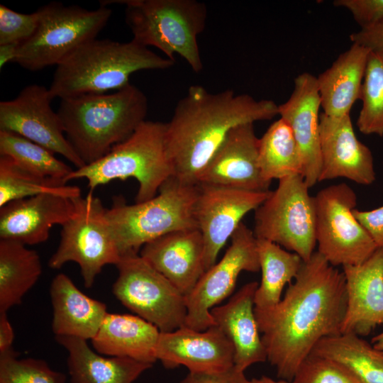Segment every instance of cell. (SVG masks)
I'll return each instance as SVG.
<instances>
[{"label": "cell", "mask_w": 383, "mask_h": 383, "mask_svg": "<svg viewBox=\"0 0 383 383\" xmlns=\"http://www.w3.org/2000/svg\"><path fill=\"white\" fill-rule=\"evenodd\" d=\"M37 11L36 31L20 45L15 61L30 71L58 65L79 47L96 39L112 13L111 9L101 4L88 10L60 2H51Z\"/></svg>", "instance_id": "8"}, {"label": "cell", "mask_w": 383, "mask_h": 383, "mask_svg": "<svg viewBox=\"0 0 383 383\" xmlns=\"http://www.w3.org/2000/svg\"><path fill=\"white\" fill-rule=\"evenodd\" d=\"M371 344L376 349L383 351V331L372 338Z\"/></svg>", "instance_id": "45"}, {"label": "cell", "mask_w": 383, "mask_h": 383, "mask_svg": "<svg viewBox=\"0 0 383 383\" xmlns=\"http://www.w3.org/2000/svg\"><path fill=\"white\" fill-rule=\"evenodd\" d=\"M155 355L167 369L183 365L189 372H213L234 365L233 346L216 325L204 331L184 326L160 332Z\"/></svg>", "instance_id": "18"}, {"label": "cell", "mask_w": 383, "mask_h": 383, "mask_svg": "<svg viewBox=\"0 0 383 383\" xmlns=\"http://www.w3.org/2000/svg\"><path fill=\"white\" fill-rule=\"evenodd\" d=\"M249 383H289V382L280 379L276 380L267 376H262L250 379Z\"/></svg>", "instance_id": "44"}, {"label": "cell", "mask_w": 383, "mask_h": 383, "mask_svg": "<svg viewBox=\"0 0 383 383\" xmlns=\"http://www.w3.org/2000/svg\"><path fill=\"white\" fill-rule=\"evenodd\" d=\"M196 195L197 184L172 176L148 201L127 204L116 197L106 216L121 256L138 254L144 245L169 233L197 228L194 216Z\"/></svg>", "instance_id": "6"}, {"label": "cell", "mask_w": 383, "mask_h": 383, "mask_svg": "<svg viewBox=\"0 0 383 383\" xmlns=\"http://www.w3.org/2000/svg\"><path fill=\"white\" fill-rule=\"evenodd\" d=\"M320 107L316 77L309 72L294 79L290 97L278 105V115L290 126L298 145L301 176L309 188L318 182L321 173Z\"/></svg>", "instance_id": "19"}, {"label": "cell", "mask_w": 383, "mask_h": 383, "mask_svg": "<svg viewBox=\"0 0 383 383\" xmlns=\"http://www.w3.org/2000/svg\"><path fill=\"white\" fill-rule=\"evenodd\" d=\"M311 353L347 367L362 383H383V351L354 333L321 339Z\"/></svg>", "instance_id": "30"}, {"label": "cell", "mask_w": 383, "mask_h": 383, "mask_svg": "<svg viewBox=\"0 0 383 383\" xmlns=\"http://www.w3.org/2000/svg\"><path fill=\"white\" fill-rule=\"evenodd\" d=\"M0 156L9 157L18 165L32 173L65 182L74 170L55 157L50 150L9 131H0Z\"/></svg>", "instance_id": "33"}, {"label": "cell", "mask_w": 383, "mask_h": 383, "mask_svg": "<svg viewBox=\"0 0 383 383\" xmlns=\"http://www.w3.org/2000/svg\"><path fill=\"white\" fill-rule=\"evenodd\" d=\"M38 11L18 13L0 5V45L22 44L30 39L38 26Z\"/></svg>", "instance_id": "37"}, {"label": "cell", "mask_w": 383, "mask_h": 383, "mask_svg": "<svg viewBox=\"0 0 383 383\" xmlns=\"http://www.w3.org/2000/svg\"><path fill=\"white\" fill-rule=\"evenodd\" d=\"M173 175L166 146V123L145 120L128 139L99 160L74 170L66 181L85 179L92 192L113 180L132 177L138 182L135 197L138 203L155 196Z\"/></svg>", "instance_id": "5"}, {"label": "cell", "mask_w": 383, "mask_h": 383, "mask_svg": "<svg viewBox=\"0 0 383 383\" xmlns=\"http://www.w3.org/2000/svg\"><path fill=\"white\" fill-rule=\"evenodd\" d=\"M21 44L8 43L0 45V68L8 62H15Z\"/></svg>", "instance_id": "43"}, {"label": "cell", "mask_w": 383, "mask_h": 383, "mask_svg": "<svg viewBox=\"0 0 383 383\" xmlns=\"http://www.w3.org/2000/svg\"><path fill=\"white\" fill-rule=\"evenodd\" d=\"M346 307L343 271L316 251L303 262L278 304L255 308L267 360L278 378L290 382L321 339L341 333Z\"/></svg>", "instance_id": "1"}, {"label": "cell", "mask_w": 383, "mask_h": 383, "mask_svg": "<svg viewBox=\"0 0 383 383\" xmlns=\"http://www.w3.org/2000/svg\"><path fill=\"white\" fill-rule=\"evenodd\" d=\"M347 307L341 333L368 335L383 324V248L365 262L343 267Z\"/></svg>", "instance_id": "22"}, {"label": "cell", "mask_w": 383, "mask_h": 383, "mask_svg": "<svg viewBox=\"0 0 383 383\" xmlns=\"http://www.w3.org/2000/svg\"><path fill=\"white\" fill-rule=\"evenodd\" d=\"M258 164L262 178L273 179L301 174L302 162L290 126L281 118L272 123L259 138Z\"/></svg>", "instance_id": "31"}, {"label": "cell", "mask_w": 383, "mask_h": 383, "mask_svg": "<svg viewBox=\"0 0 383 383\" xmlns=\"http://www.w3.org/2000/svg\"><path fill=\"white\" fill-rule=\"evenodd\" d=\"M139 255L185 297L205 272L204 244L198 228L160 236L144 245Z\"/></svg>", "instance_id": "21"}, {"label": "cell", "mask_w": 383, "mask_h": 383, "mask_svg": "<svg viewBox=\"0 0 383 383\" xmlns=\"http://www.w3.org/2000/svg\"><path fill=\"white\" fill-rule=\"evenodd\" d=\"M370 50L353 43L331 66L316 77L321 106L325 115H350L360 99L362 84Z\"/></svg>", "instance_id": "25"}, {"label": "cell", "mask_w": 383, "mask_h": 383, "mask_svg": "<svg viewBox=\"0 0 383 383\" xmlns=\"http://www.w3.org/2000/svg\"><path fill=\"white\" fill-rule=\"evenodd\" d=\"M66 379L43 360L18 359L12 349L0 353V383H65Z\"/></svg>", "instance_id": "35"}, {"label": "cell", "mask_w": 383, "mask_h": 383, "mask_svg": "<svg viewBox=\"0 0 383 383\" xmlns=\"http://www.w3.org/2000/svg\"><path fill=\"white\" fill-rule=\"evenodd\" d=\"M75 198L42 194L12 201L0 207V238L26 245L45 242L52 227L74 214Z\"/></svg>", "instance_id": "20"}, {"label": "cell", "mask_w": 383, "mask_h": 383, "mask_svg": "<svg viewBox=\"0 0 383 383\" xmlns=\"http://www.w3.org/2000/svg\"><path fill=\"white\" fill-rule=\"evenodd\" d=\"M270 192L197 184L194 216L204 240L205 271L216 262L218 253L231 238L243 217L255 211Z\"/></svg>", "instance_id": "15"}, {"label": "cell", "mask_w": 383, "mask_h": 383, "mask_svg": "<svg viewBox=\"0 0 383 383\" xmlns=\"http://www.w3.org/2000/svg\"><path fill=\"white\" fill-rule=\"evenodd\" d=\"M360 99L359 131L365 135L383 136V52L370 51Z\"/></svg>", "instance_id": "34"}, {"label": "cell", "mask_w": 383, "mask_h": 383, "mask_svg": "<svg viewBox=\"0 0 383 383\" xmlns=\"http://www.w3.org/2000/svg\"><path fill=\"white\" fill-rule=\"evenodd\" d=\"M126 6V22L132 40L153 46L167 58L180 55L192 71L203 70L197 38L206 26L207 8L196 0L109 1Z\"/></svg>", "instance_id": "7"}, {"label": "cell", "mask_w": 383, "mask_h": 383, "mask_svg": "<svg viewBox=\"0 0 383 383\" xmlns=\"http://www.w3.org/2000/svg\"><path fill=\"white\" fill-rule=\"evenodd\" d=\"M244 374L236 366L213 372H189L180 383H249Z\"/></svg>", "instance_id": "39"}, {"label": "cell", "mask_w": 383, "mask_h": 383, "mask_svg": "<svg viewBox=\"0 0 383 383\" xmlns=\"http://www.w3.org/2000/svg\"><path fill=\"white\" fill-rule=\"evenodd\" d=\"M353 43L360 45L370 51L383 52V20L367 28H360L350 35Z\"/></svg>", "instance_id": "41"}, {"label": "cell", "mask_w": 383, "mask_h": 383, "mask_svg": "<svg viewBox=\"0 0 383 383\" xmlns=\"http://www.w3.org/2000/svg\"><path fill=\"white\" fill-rule=\"evenodd\" d=\"M317 252L331 265H356L378 248L356 219L357 197L345 183L321 189L314 196Z\"/></svg>", "instance_id": "11"}, {"label": "cell", "mask_w": 383, "mask_h": 383, "mask_svg": "<svg viewBox=\"0 0 383 383\" xmlns=\"http://www.w3.org/2000/svg\"><path fill=\"white\" fill-rule=\"evenodd\" d=\"M159 329L138 316L108 313L91 340L95 351L110 357H126L153 365Z\"/></svg>", "instance_id": "26"}, {"label": "cell", "mask_w": 383, "mask_h": 383, "mask_svg": "<svg viewBox=\"0 0 383 383\" xmlns=\"http://www.w3.org/2000/svg\"><path fill=\"white\" fill-rule=\"evenodd\" d=\"M14 332L6 312H0V353L12 349Z\"/></svg>", "instance_id": "42"}, {"label": "cell", "mask_w": 383, "mask_h": 383, "mask_svg": "<svg viewBox=\"0 0 383 383\" xmlns=\"http://www.w3.org/2000/svg\"><path fill=\"white\" fill-rule=\"evenodd\" d=\"M231 239L222 258L204 272L186 296L184 326L204 331L214 326L211 310L231 294L240 272L260 271L257 238L252 230L241 223Z\"/></svg>", "instance_id": "13"}, {"label": "cell", "mask_w": 383, "mask_h": 383, "mask_svg": "<svg viewBox=\"0 0 383 383\" xmlns=\"http://www.w3.org/2000/svg\"><path fill=\"white\" fill-rule=\"evenodd\" d=\"M289 383H362L347 367L311 353L298 367Z\"/></svg>", "instance_id": "36"}, {"label": "cell", "mask_w": 383, "mask_h": 383, "mask_svg": "<svg viewBox=\"0 0 383 383\" xmlns=\"http://www.w3.org/2000/svg\"><path fill=\"white\" fill-rule=\"evenodd\" d=\"M319 129L318 182L343 177L367 186L375 181L372 152L356 137L350 115L334 117L322 113Z\"/></svg>", "instance_id": "17"}, {"label": "cell", "mask_w": 383, "mask_h": 383, "mask_svg": "<svg viewBox=\"0 0 383 383\" xmlns=\"http://www.w3.org/2000/svg\"><path fill=\"white\" fill-rule=\"evenodd\" d=\"M74 201L75 211L61 226L59 245L48 266L60 269L68 262L77 263L84 286L90 288L103 267L116 265L121 256L101 199L90 192Z\"/></svg>", "instance_id": "10"}, {"label": "cell", "mask_w": 383, "mask_h": 383, "mask_svg": "<svg viewBox=\"0 0 383 383\" xmlns=\"http://www.w3.org/2000/svg\"><path fill=\"white\" fill-rule=\"evenodd\" d=\"M50 293L53 311L52 329L55 336L91 340L108 313L106 304L85 295L63 273L53 278Z\"/></svg>", "instance_id": "24"}, {"label": "cell", "mask_w": 383, "mask_h": 383, "mask_svg": "<svg viewBox=\"0 0 383 383\" xmlns=\"http://www.w3.org/2000/svg\"><path fill=\"white\" fill-rule=\"evenodd\" d=\"M57 112L67 139L87 165L128 139L145 121L148 99L129 84L113 93L62 99Z\"/></svg>", "instance_id": "3"}, {"label": "cell", "mask_w": 383, "mask_h": 383, "mask_svg": "<svg viewBox=\"0 0 383 383\" xmlns=\"http://www.w3.org/2000/svg\"><path fill=\"white\" fill-rule=\"evenodd\" d=\"M257 250L262 278L255 294V308L267 309L279 302L285 285L295 279L304 260L265 239L257 238Z\"/></svg>", "instance_id": "29"}, {"label": "cell", "mask_w": 383, "mask_h": 383, "mask_svg": "<svg viewBox=\"0 0 383 383\" xmlns=\"http://www.w3.org/2000/svg\"><path fill=\"white\" fill-rule=\"evenodd\" d=\"M42 274L37 252L17 241L0 240V312L20 304Z\"/></svg>", "instance_id": "28"}, {"label": "cell", "mask_w": 383, "mask_h": 383, "mask_svg": "<svg viewBox=\"0 0 383 383\" xmlns=\"http://www.w3.org/2000/svg\"><path fill=\"white\" fill-rule=\"evenodd\" d=\"M174 60L162 57L133 40H91L57 65L49 92L52 99L106 93L129 84L131 75L145 70H166Z\"/></svg>", "instance_id": "4"}, {"label": "cell", "mask_w": 383, "mask_h": 383, "mask_svg": "<svg viewBox=\"0 0 383 383\" xmlns=\"http://www.w3.org/2000/svg\"><path fill=\"white\" fill-rule=\"evenodd\" d=\"M253 123L234 127L199 176L197 184L252 191H269L262 177Z\"/></svg>", "instance_id": "16"}, {"label": "cell", "mask_w": 383, "mask_h": 383, "mask_svg": "<svg viewBox=\"0 0 383 383\" xmlns=\"http://www.w3.org/2000/svg\"><path fill=\"white\" fill-rule=\"evenodd\" d=\"M356 219L365 229L378 248H383V204L374 209L353 210Z\"/></svg>", "instance_id": "40"}, {"label": "cell", "mask_w": 383, "mask_h": 383, "mask_svg": "<svg viewBox=\"0 0 383 383\" xmlns=\"http://www.w3.org/2000/svg\"><path fill=\"white\" fill-rule=\"evenodd\" d=\"M333 5L348 9L361 28L383 20V0H336Z\"/></svg>", "instance_id": "38"}, {"label": "cell", "mask_w": 383, "mask_h": 383, "mask_svg": "<svg viewBox=\"0 0 383 383\" xmlns=\"http://www.w3.org/2000/svg\"><path fill=\"white\" fill-rule=\"evenodd\" d=\"M278 115L272 100H256L227 89L217 93L192 85L166 123V146L174 177L196 184L199 176L235 126Z\"/></svg>", "instance_id": "2"}, {"label": "cell", "mask_w": 383, "mask_h": 383, "mask_svg": "<svg viewBox=\"0 0 383 383\" xmlns=\"http://www.w3.org/2000/svg\"><path fill=\"white\" fill-rule=\"evenodd\" d=\"M52 100L44 86L24 87L16 98L0 102V131L21 135L82 168L86 164L67 139L57 112L51 108Z\"/></svg>", "instance_id": "14"}, {"label": "cell", "mask_w": 383, "mask_h": 383, "mask_svg": "<svg viewBox=\"0 0 383 383\" xmlns=\"http://www.w3.org/2000/svg\"><path fill=\"white\" fill-rule=\"evenodd\" d=\"M42 194H55L70 198L82 196L77 186L32 173L9 157L0 156V207L12 201Z\"/></svg>", "instance_id": "32"}, {"label": "cell", "mask_w": 383, "mask_h": 383, "mask_svg": "<svg viewBox=\"0 0 383 383\" xmlns=\"http://www.w3.org/2000/svg\"><path fill=\"white\" fill-rule=\"evenodd\" d=\"M309 189L301 174L279 179L255 211L252 230L256 238L274 243L305 262L316 245L314 199Z\"/></svg>", "instance_id": "9"}, {"label": "cell", "mask_w": 383, "mask_h": 383, "mask_svg": "<svg viewBox=\"0 0 383 383\" xmlns=\"http://www.w3.org/2000/svg\"><path fill=\"white\" fill-rule=\"evenodd\" d=\"M259 283L244 284L228 302L211 310L218 326L234 348V365L244 371L267 360L255 314L254 298Z\"/></svg>", "instance_id": "23"}, {"label": "cell", "mask_w": 383, "mask_h": 383, "mask_svg": "<svg viewBox=\"0 0 383 383\" xmlns=\"http://www.w3.org/2000/svg\"><path fill=\"white\" fill-rule=\"evenodd\" d=\"M55 339L68 353L70 383H133L152 367L130 357L102 356L82 338L55 336Z\"/></svg>", "instance_id": "27"}, {"label": "cell", "mask_w": 383, "mask_h": 383, "mask_svg": "<svg viewBox=\"0 0 383 383\" xmlns=\"http://www.w3.org/2000/svg\"><path fill=\"white\" fill-rule=\"evenodd\" d=\"M118 276L112 287L116 299L160 332L184 326L186 297L138 254H128L116 265Z\"/></svg>", "instance_id": "12"}]
</instances>
